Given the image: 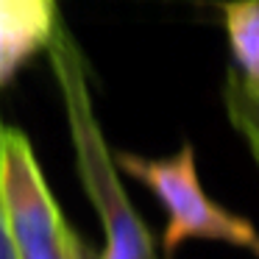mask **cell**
<instances>
[{
    "mask_svg": "<svg viewBox=\"0 0 259 259\" xmlns=\"http://www.w3.org/2000/svg\"><path fill=\"white\" fill-rule=\"evenodd\" d=\"M45 51L62 95L78 179L103 223V251L98 259H156L153 237L120 184L114 153L109 151L98 123L84 53L62 20L53 28Z\"/></svg>",
    "mask_w": 259,
    "mask_h": 259,
    "instance_id": "obj_1",
    "label": "cell"
},
{
    "mask_svg": "<svg viewBox=\"0 0 259 259\" xmlns=\"http://www.w3.org/2000/svg\"><path fill=\"white\" fill-rule=\"evenodd\" d=\"M125 176L142 181L167 209V226L162 234V248L167 259L190 240H214L259 256V231L242 214L229 212L206 195L195 167V148L190 142L173 156L148 159L140 153L120 151L114 156Z\"/></svg>",
    "mask_w": 259,
    "mask_h": 259,
    "instance_id": "obj_2",
    "label": "cell"
},
{
    "mask_svg": "<svg viewBox=\"0 0 259 259\" xmlns=\"http://www.w3.org/2000/svg\"><path fill=\"white\" fill-rule=\"evenodd\" d=\"M0 201L17 259H73L81 237L64 220L31 140L6 123H0Z\"/></svg>",
    "mask_w": 259,
    "mask_h": 259,
    "instance_id": "obj_3",
    "label": "cell"
},
{
    "mask_svg": "<svg viewBox=\"0 0 259 259\" xmlns=\"http://www.w3.org/2000/svg\"><path fill=\"white\" fill-rule=\"evenodd\" d=\"M59 20L56 0H0V87L45 51Z\"/></svg>",
    "mask_w": 259,
    "mask_h": 259,
    "instance_id": "obj_4",
    "label": "cell"
},
{
    "mask_svg": "<svg viewBox=\"0 0 259 259\" xmlns=\"http://www.w3.org/2000/svg\"><path fill=\"white\" fill-rule=\"evenodd\" d=\"M223 28L240 73L259 84V0L223 3Z\"/></svg>",
    "mask_w": 259,
    "mask_h": 259,
    "instance_id": "obj_5",
    "label": "cell"
},
{
    "mask_svg": "<svg viewBox=\"0 0 259 259\" xmlns=\"http://www.w3.org/2000/svg\"><path fill=\"white\" fill-rule=\"evenodd\" d=\"M223 106L231 128L242 137L251 159L259 167V84L248 81L240 70L226 73Z\"/></svg>",
    "mask_w": 259,
    "mask_h": 259,
    "instance_id": "obj_6",
    "label": "cell"
},
{
    "mask_svg": "<svg viewBox=\"0 0 259 259\" xmlns=\"http://www.w3.org/2000/svg\"><path fill=\"white\" fill-rule=\"evenodd\" d=\"M3 123V120H0ZM0 259H17L14 253V242L9 234V223H6V212H3V201H0Z\"/></svg>",
    "mask_w": 259,
    "mask_h": 259,
    "instance_id": "obj_7",
    "label": "cell"
},
{
    "mask_svg": "<svg viewBox=\"0 0 259 259\" xmlns=\"http://www.w3.org/2000/svg\"><path fill=\"white\" fill-rule=\"evenodd\" d=\"M73 259H98V253H95V251H90V248H87L84 242H78V248H75Z\"/></svg>",
    "mask_w": 259,
    "mask_h": 259,
    "instance_id": "obj_8",
    "label": "cell"
}]
</instances>
